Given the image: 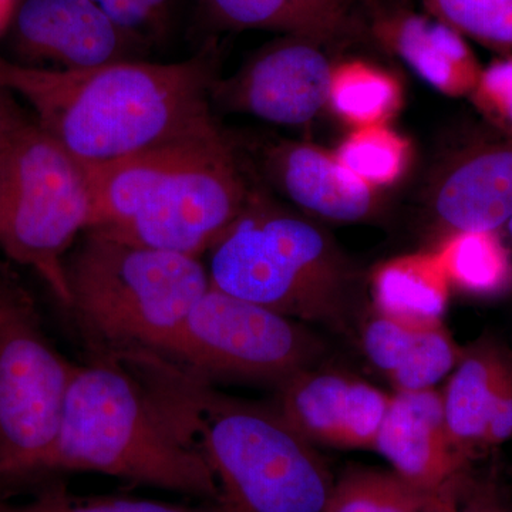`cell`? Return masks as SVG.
<instances>
[{
    "mask_svg": "<svg viewBox=\"0 0 512 512\" xmlns=\"http://www.w3.org/2000/svg\"><path fill=\"white\" fill-rule=\"evenodd\" d=\"M117 25L148 45L170 33L175 0H93Z\"/></svg>",
    "mask_w": 512,
    "mask_h": 512,
    "instance_id": "27",
    "label": "cell"
},
{
    "mask_svg": "<svg viewBox=\"0 0 512 512\" xmlns=\"http://www.w3.org/2000/svg\"><path fill=\"white\" fill-rule=\"evenodd\" d=\"M402 103L399 80L375 64L349 60L333 67L328 106L349 126H386Z\"/></svg>",
    "mask_w": 512,
    "mask_h": 512,
    "instance_id": "22",
    "label": "cell"
},
{
    "mask_svg": "<svg viewBox=\"0 0 512 512\" xmlns=\"http://www.w3.org/2000/svg\"><path fill=\"white\" fill-rule=\"evenodd\" d=\"M363 346L397 392L433 389L461 357L443 322H414L379 313L366 325Z\"/></svg>",
    "mask_w": 512,
    "mask_h": 512,
    "instance_id": "18",
    "label": "cell"
},
{
    "mask_svg": "<svg viewBox=\"0 0 512 512\" xmlns=\"http://www.w3.org/2000/svg\"><path fill=\"white\" fill-rule=\"evenodd\" d=\"M451 443L470 451L503 443L512 436V355L494 342L461 353L443 393Z\"/></svg>",
    "mask_w": 512,
    "mask_h": 512,
    "instance_id": "15",
    "label": "cell"
},
{
    "mask_svg": "<svg viewBox=\"0 0 512 512\" xmlns=\"http://www.w3.org/2000/svg\"><path fill=\"white\" fill-rule=\"evenodd\" d=\"M501 231H503L505 234V237H503V238H504L505 244H507V247H508V249H510V252L512 255V218L510 221L507 222V224H505V227L503 229H501Z\"/></svg>",
    "mask_w": 512,
    "mask_h": 512,
    "instance_id": "33",
    "label": "cell"
},
{
    "mask_svg": "<svg viewBox=\"0 0 512 512\" xmlns=\"http://www.w3.org/2000/svg\"><path fill=\"white\" fill-rule=\"evenodd\" d=\"M450 286L436 251L390 259L370 281L379 315L414 322H441Z\"/></svg>",
    "mask_w": 512,
    "mask_h": 512,
    "instance_id": "20",
    "label": "cell"
},
{
    "mask_svg": "<svg viewBox=\"0 0 512 512\" xmlns=\"http://www.w3.org/2000/svg\"><path fill=\"white\" fill-rule=\"evenodd\" d=\"M427 13L466 39L512 57V0H421Z\"/></svg>",
    "mask_w": 512,
    "mask_h": 512,
    "instance_id": "26",
    "label": "cell"
},
{
    "mask_svg": "<svg viewBox=\"0 0 512 512\" xmlns=\"http://www.w3.org/2000/svg\"><path fill=\"white\" fill-rule=\"evenodd\" d=\"M158 409L198 448L222 512H325L332 474L276 407L218 392L214 383L156 353L123 357Z\"/></svg>",
    "mask_w": 512,
    "mask_h": 512,
    "instance_id": "2",
    "label": "cell"
},
{
    "mask_svg": "<svg viewBox=\"0 0 512 512\" xmlns=\"http://www.w3.org/2000/svg\"><path fill=\"white\" fill-rule=\"evenodd\" d=\"M434 494L394 471L352 468L333 484L325 512H419Z\"/></svg>",
    "mask_w": 512,
    "mask_h": 512,
    "instance_id": "24",
    "label": "cell"
},
{
    "mask_svg": "<svg viewBox=\"0 0 512 512\" xmlns=\"http://www.w3.org/2000/svg\"><path fill=\"white\" fill-rule=\"evenodd\" d=\"M470 97L495 130L512 134V57H500L483 67Z\"/></svg>",
    "mask_w": 512,
    "mask_h": 512,
    "instance_id": "28",
    "label": "cell"
},
{
    "mask_svg": "<svg viewBox=\"0 0 512 512\" xmlns=\"http://www.w3.org/2000/svg\"><path fill=\"white\" fill-rule=\"evenodd\" d=\"M92 192L86 231L201 258L254 195L220 127L100 165H84Z\"/></svg>",
    "mask_w": 512,
    "mask_h": 512,
    "instance_id": "3",
    "label": "cell"
},
{
    "mask_svg": "<svg viewBox=\"0 0 512 512\" xmlns=\"http://www.w3.org/2000/svg\"><path fill=\"white\" fill-rule=\"evenodd\" d=\"M99 473L217 503L210 466L120 360L90 355L67 390L49 478Z\"/></svg>",
    "mask_w": 512,
    "mask_h": 512,
    "instance_id": "4",
    "label": "cell"
},
{
    "mask_svg": "<svg viewBox=\"0 0 512 512\" xmlns=\"http://www.w3.org/2000/svg\"><path fill=\"white\" fill-rule=\"evenodd\" d=\"M436 254L450 285L474 296L512 288V256L500 231L448 235Z\"/></svg>",
    "mask_w": 512,
    "mask_h": 512,
    "instance_id": "21",
    "label": "cell"
},
{
    "mask_svg": "<svg viewBox=\"0 0 512 512\" xmlns=\"http://www.w3.org/2000/svg\"><path fill=\"white\" fill-rule=\"evenodd\" d=\"M323 46L308 37H279L237 74L217 80L211 100L278 126L311 123L329 101L333 64Z\"/></svg>",
    "mask_w": 512,
    "mask_h": 512,
    "instance_id": "10",
    "label": "cell"
},
{
    "mask_svg": "<svg viewBox=\"0 0 512 512\" xmlns=\"http://www.w3.org/2000/svg\"><path fill=\"white\" fill-rule=\"evenodd\" d=\"M276 187L303 211L329 221L357 222L376 214L377 188L348 170L336 154L298 141H282L266 153Z\"/></svg>",
    "mask_w": 512,
    "mask_h": 512,
    "instance_id": "16",
    "label": "cell"
},
{
    "mask_svg": "<svg viewBox=\"0 0 512 512\" xmlns=\"http://www.w3.org/2000/svg\"><path fill=\"white\" fill-rule=\"evenodd\" d=\"M15 9V0H0V32L6 28Z\"/></svg>",
    "mask_w": 512,
    "mask_h": 512,
    "instance_id": "31",
    "label": "cell"
},
{
    "mask_svg": "<svg viewBox=\"0 0 512 512\" xmlns=\"http://www.w3.org/2000/svg\"><path fill=\"white\" fill-rule=\"evenodd\" d=\"M335 154L356 177L379 190L403 177L412 160V146L387 126L363 127L355 128Z\"/></svg>",
    "mask_w": 512,
    "mask_h": 512,
    "instance_id": "25",
    "label": "cell"
},
{
    "mask_svg": "<svg viewBox=\"0 0 512 512\" xmlns=\"http://www.w3.org/2000/svg\"><path fill=\"white\" fill-rule=\"evenodd\" d=\"M466 473V471H464ZM451 480L444 485L440 491H437L430 498L429 503L424 505L419 512H457L458 508V490H460V481L463 474Z\"/></svg>",
    "mask_w": 512,
    "mask_h": 512,
    "instance_id": "30",
    "label": "cell"
},
{
    "mask_svg": "<svg viewBox=\"0 0 512 512\" xmlns=\"http://www.w3.org/2000/svg\"><path fill=\"white\" fill-rule=\"evenodd\" d=\"M3 92H5V90L0 89V121L8 119L9 116H12V114L15 113V110L6 103Z\"/></svg>",
    "mask_w": 512,
    "mask_h": 512,
    "instance_id": "32",
    "label": "cell"
},
{
    "mask_svg": "<svg viewBox=\"0 0 512 512\" xmlns=\"http://www.w3.org/2000/svg\"><path fill=\"white\" fill-rule=\"evenodd\" d=\"M375 448L394 473L421 491L434 494L464 473L467 458L451 443L443 394L433 389L397 392Z\"/></svg>",
    "mask_w": 512,
    "mask_h": 512,
    "instance_id": "14",
    "label": "cell"
},
{
    "mask_svg": "<svg viewBox=\"0 0 512 512\" xmlns=\"http://www.w3.org/2000/svg\"><path fill=\"white\" fill-rule=\"evenodd\" d=\"M92 192L86 168L18 113L0 128V251L35 271L67 308V255L89 228Z\"/></svg>",
    "mask_w": 512,
    "mask_h": 512,
    "instance_id": "7",
    "label": "cell"
},
{
    "mask_svg": "<svg viewBox=\"0 0 512 512\" xmlns=\"http://www.w3.org/2000/svg\"><path fill=\"white\" fill-rule=\"evenodd\" d=\"M76 366L47 335L28 286L0 261V498L49 480Z\"/></svg>",
    "mask_w": 512,
    "mask_h": 512,
    "instance_id": "8",
    "label": "cell"
},
{
    "mask_svg": "<svg viewBox=\"0 0 512 512\" xmlns=\"http://www.w3.org/2000/svg\"><path fill=\"white\" fill-rule=\"evenodd\" d=\"M13 33L23 56L62 70L141 60L150 46L93 0H25Z\"/></svg>",
    "mask_w": 512,
    "mask_h": 512,
    "instance_id": "11",
    "label": "cell"
},
{
    "mask_svg": "<svg viewBox=\"0 0 512 512\" xmlns=\"http://www.w3.org/2000/svg\"><path fill=\"white\" fill-rule=\"evenodd\" d=\"M212 288L291 319L345 325L355 272L311 221L252 197L247 210L208 252Z\"/></svg>",
    "mask_w": 512,
    "mask_h": 512,
    "instance_id": "6",
    "label": "cell"
},
{
    "mask_svg": "<svg viewBox=\"0 0 512 512\" xmlns=\"http://www.w3.org/2000/svg\"><path fill=\"white\" fill-rule=\"evenodd\" d=\"M214 53L82 70L0 57V89L28 101L36 123L83 165H100L218 128L211 111Z\"/></svg>",
    "mask_w": 512,
    "mask_h": 512,
    "instance_id": "1",
    "label": "cell"
},
{
    "mask_svg": "<svg viewBox=\"0 0 512 512\" xmlns=\"http://www.w3.org/2000/svg\"><path fill=\"white\" fill-rule=\"evenodd\" d=\"M72 313L90 355L165 356L210 289L195 256L138 247L86 231L64 264Z\"/></svg>",
    "mask_w": 512,
    "mask_h": 512,
    "instance_id": "5",
    "label": "cell"
},
{
    "mask_svg": "<svg viewBox=\"0 0 512 512\" xmlns=\"http://www.w3.org/2000/svg\"><path fill=\"white\" fill-rule=\"evenodd\" d=\"M319 352L318 339L295 319L210 286L164 357L211 383L249 380L279 387L311 369Z\"/></svg>",
    "mask_w": 512,
    "mask_h": 512,
    "instance_id": "9",
    "label": "cell"
},
{
    "mask_svg": "<svg viewBox=\"0 0 512 512\" xmlns=\"http://www.w3.org/2000/svg\"><path fill=\"white\" fill-rule=\"evenodd\" d=\"M23 501L0 498V512H222L217 503L173 504L123 495H77L66 481L52 477L32 488Z\"/></svg>",
    "mask_w": 512,
    "mask_h": 512,
    "instance_id": "23",
    "label": "cell"
},
{
    "mask_svg": "<svg viewBox=\"0 0 512 512\" xmlns=\"http://www.w3.org/2000/svg\"><path fill=\"white\" fill-rule=\"evenodd\" d=\"M222 28L261 29L308 37L322 45L355 32L350 0H200Z\"/></svg>",
    "mask_w": 512,
    "mask_h": 512,
    "instance_id": "19",
    "label": "cell"
},
{
    "mask_svg": "<svg viewBox=\"0 0 512 512\" xmlns=\"http://www.w3.org/2000/svg\"><path fill=\"white\" fill-rule=\"evenodd\" d=\"M275 407L312 444L375 448L390 397L338 372L306 369L278 387Z\"/></svg>",
    "mask_w": 512,
    "mask_h": 512,
    "instance_id": "12",
    "label": "cell"
},
{
    "mask_svg": "<svg viewBox=\"0 0 512 512\" xmlns=\"http://www.w3.org/2000/svg\"><path fill=\"white\" fill-rule=\"evenodd\" d=\"M15 114H16V111H15V113H13V114H12V116H9V117H8V119H5V120L0 121V128H2L3 126H5L6 121H8L9 119H12V117H13V116H15Z\"/></svg>",
    "mask_w": 512,
    "mask_h": 512,
    "instance_id": "34",
    "label": "cell"
},
{
    "mask_svg": "<svg viewBox=\"0 0 512 512\" xmlns=\"http://www.w3.org/2000/svg\"><path fill=\"white\" fill-rule=\"evenodd\" d=\"M373 33L421 80L450 97L470 96L483 67L466 37L430 13L397 9L373 20Z\"/></svg>",
    "mask_w": 512,
    "mask_h": 512,
    "instance_id": "17",
    "label": "cell"
},
{
    "mask_svg": "<svg viewBox=\"0 0 512 512\" xmlns=\"http://www.w3.org/2000/svg\"><path fill=\"white\" fill-rule=\"evenodd\" d=\"M448 235L501 231L512 218V134L478 138L448 161L430 194Z\"/></svg>",
    "mask_w": 512,
    "mask_h": 512,
    "instance_id": "13",
    "label": "cell"
},
{
    "mask_svg": "<svg viewBox=\"0 0 512 512\" xmlns=\"http://www.w3.org/2000/svg\"><path fill=\"white\" fill-rule=\"evenodd\" d=\"M457 512H512V507L493 481L473 480L464 473L458 490Z\"/></svg>",
    "mask_w": 512,
    "mask_h": 512,
    "instance_id": "29",
    "label": "cell"
}]
</instances>
